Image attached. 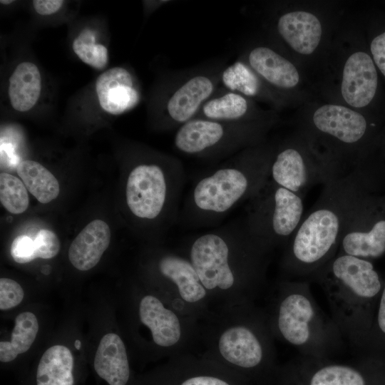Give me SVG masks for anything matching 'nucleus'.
Returning a JSON list of instances; mask_svg holds the SVG:
<instances>
[{
  "instance_id": "obj_22",
  "label": "nucleus",
  "mask_w": 385,
  "mask_h": 385,
  "mask_svg": "<svg viewBox=\"0 0 385 385\" xmlns=\"http://www.w3.org/2000/svg\"><path fill=\"white\" fill-rule=\"evenodd\" d=\"M250 99L221 86L202 106L195 118L233 123L252 121Z\"/></svg>"
},
{
  "instance_id": "obj_26",
  "label": "nucleus",
  "mask_w": 385,
  "mask_h": 385,
  "mask_svg": "<svg viewBox=\"0 0 385 385\" xmlns=\"http://www.w3.org/2000/svg\"><path fill=\"white\" fill-rule=\"evenodd\" d=\"M38 332V322L31 312H24L15 318L11 340L0 342V361L8 363L19 354L26 352L33 344Z\"/></svg>"
},
{
  "instance_id": "obj_8",
  "label": "nucleus",
  "mask_w": 385,
  "mask_h": 385,
  "mask_svg": "<svg viewBox=\"0 0 385 385\" xmlns=\"http://www.w3.org/2000/svg\"><path fill=\"white\" fill-rule=\"evenodd\" d=\"M257 123H233L195 118L179 127L174 148L180 153L202 160H223L256 146L263 135Z\"/></svg>"
},
{
  "instance_id": "obj_21",
  "label": "nucleus",
  "mask_w": 385,
  "mask_h": 385,
  "mask_svg": "<svg viewBox=\"0 0 385 385\" xmlns=\"http://www.w3.org/2000/svg\"><path fill=\"white\" fill-rule=\"evenodd\" d=\"M93 366L97 374L109 385H125L130 369L125 346L115 333L105 334L97 348Z\"/></svg>"
},
{
  "instance_id": "obj_15",
  "label": "nucleus",
  "mask_w": 385,
  "mask_h": 385,
  "mask_svg": "<svg viewBox=\"0 0 385 385\" xmlns=\"http://www.w3.org/2000/svg\"><path fill=\"white\" fill-rule=\"evenodd\" d=\"M96 91L101 108L113 115L134 108L140 95L130 72L123 67H113L102 73L96 82Z\"/></svg>"
},
{
  "instance_id": "obj_20",
  "label": "nucleus",
  "mask_w": 385,
  "mask_h": 385,
  "mask_svg": "<svg viewBox=\"0 0 385 385\" xmlns=\"http://www.w3.org/2000/svg\"><path fill=\"white\" fill-rule=\"evenodd\" d=\"M139 317L140 322L150 330L153 342L157 345L170 347L179 342L181 337L179 318L158 297L148 294L141 299Z\"/></svg>"
},
{
  "instance_id": "obj_29",
  "label": "nucleus",
  "mask_w": 385,
  "mask_h": 385,
  "mask_svg": "<svg viewBox=\"0 0 385 385\" xmlns=\"http://www.w3.org/2000/svg\"><path fill=\"white\" fill-rule=\"evenodd\" d=\"M22 180L6 173L0 174V200L12 214H20L28 208L29 198Z\"/></svg>"
},
{
  "instance_id": "obj_38",
  "label": "nucleus",
  "mask_w": 385,
  "mask_h": 385,
  "mask_svg": "<svg viewBox=\"0 0 385 385\" xmlns=\"http://www.w3.org/2000/svg\"><path fill=\"white\" fill-rule=\"evenodd\" d=\"M0 2H1V4H9L12 3L13 1H11V0H9V1H6V0H1Z\"/></svg>"
},
{
  "instance_id": "obj_23",
  "label": "nucleus",
  "mask_w": 385,
  "mask_h": 385,
  "mask_svg": "<svg viewBox=\"0 0 385 385\" xmlns=\"http://www.w3.org/2000/svg\"><path fill=\"white\" fill-rule=\"evenodd\" d=\"M41 91V76L31 62L19 64L9 78V97L12 107L20 112L30 110L38 101Z\"/></svg>"
},
{
  "instance_id": "obj_37",
  "label": "nucleus",
  "mask_w": 385,
  "mask_h": 385,
  "mask_svg": "<svg viewBox=\"0 0 385 385\" xmlns=\"http://www.w3.org/2000/svg\"><path fill=\"white\" fill-rule=\"evenodd\" d=\"M376 325L380 332L385 335V287L381 295L379 309L376 315Z\"/></svg>"
},
{
  "instance_id": "obj_36",
  "label": "nucleus",
  "mask_w": 385,
  "mask_h": 385,
  "mask_svg": "<svg viewBox=\"0 0 385 385\" xmlns=\"http://www.w3.org/2000/svg\"><path fill=\"white\" fill-rule=\"evenodd\" d=\"M181 385H230L226 381L213 376H200L190 378Z\"/></svg>"
},
{
  "instance_id": "obj_33",
  "label": "nucleus",
  "mask_w": 385,
  "mask_h": 385,
  "mask_svg": "<svg viewBox=\"0 0 385 385\" xmlns=\"http://www.w3.org/2000/svg\"><path fill=\"white\" fill-rule=\"evenodd\" d=\"M10 252L14 260L20 264L28 263L37 258L34 240L25 235L13 240Z\"/></svg>"
},
{
  "instance_id": "obj_31",
  "label": "nucleus",
  "mask_w": 385,
  "mask_h": 385,
  "mask_svg": "<svg viewBox=\"0 0 385 385\" xmlns=\"http://www.w3.org/2000/svg\"><path fill=\"white\" fill-rule=\"evenodd\" d=\"M24 297L21 286L10 278L0 279V309L7 310L18 306Z\"/></svg>"
},
{
  "instance_id": "obj_34",
  "label": "nucleus",
  "mask_w": 385,
  "mask_h": 385,
  "mask_svg": "<svg viewBox=\"0 0 385 385\" xmlns=\"http://www.w3.org/2000/svg\"><path fill=\"white\" fill-rule=\"evenodd\" d=\"M370 48L376 66L385 76V32L373 39Z\"/></svg>"
},
{
  "instance_id": "obj_17",
  "label": "nucleus",
  "mask_w": 385,
  "mask_h": 385,
  "mask_svg": "<svg viewBox=\"0 0 385 385\" xmlns=\"http://www.w3.org/2000/svg\"><path fill=\"white\" fill-rule=\"evenodd\" d=\"M111 237V230L106 222L91 221L71 242L68 249L70 262L80 271L92 269L108 247Z\"/></svg>"
},
{
  "instance_id": "obj_7",
  "label": "nucleus",
  "mask_w": 385,
  "mask_h": 385,
  "mask_svg": "<svg viewBox=\"0 0 385 385\" xmlns=\"http://www.w3.org/2000/svg\"><path fill=\"white\" fill-rule=\"evenodd\" d=\"M304 215L303 197L269 178L247 202L243 222L250 235L270 252L285 247Z\"/></svg>"
},
{
  "instance_id": "obj_11",
  "label": "nucleus",
  "mask_w": 385,
  "mask_h": 385,
  "mask_svg": "<svg viewBox=\"0 0 385 385\" xmlns=\"http://www.w3.org/2000/svg\"><path fill=\"white\" fill-rule=\"evenodd\" d=\"M262 319L252 316L220 334L218 350L227 361L243 369H254L272 354L270 329Z\"/></svg>"
},
{
  "instance_id": "obj_5",
  "label": "nucleus",
  "mask_w": 385,
  "mask_h": 385,
  "mask_svg": "<svg viewBox=\"0 0 385 385\" xmlns=\"http://www.w3.org/2000/svg\"><path fill=\"white\" fill-rule=\"evenodd\" d=\"M270 329L308 359L320 360L334 353L342 336L317 304L307 279H284L277 286Z\"/></svg>"
},
{
  "instance_id": "obj_2",
  "label": "nucleus",
  "mask_w": 385,
  "mask_h": 385,
  "mask_svg": "<svg viewBox=\"0 0 385 385\" xmlns=\"http://www.w3.org/2000/svg\"><path fill=\"white\" fill-rule=\"evenodd\" d=\"M273 153L257 145L242 150L203 174L180 209L187 228L213 227L239 204L247 202L270 178Z\"/></svg>"
},
{
  "instance_id": "obj_4",
  "label": "nucleus",
  "mask_w": 385,
  "mask_h": 385,
  "mask_svg": "<svg viewBox=\"0 0 385 385\" xmlns=\"http://www.w3.org/2000/svg\"><path fill=\"white\" fill-rule=\"evenodd\" d=\"M309 279L322 288L342 337L353 346L361 345L369 329L372 301L382 286L372 263L337 253Z\"/></svg>"
},
{
  "instance_id": "obj_24",
  "label": "nucleus",
  "mask_w": 385,
  "mask_h": 385,
  "mask_svg": "<svg viewBox=\"0 0 385 385\" xmlns=\"http://www.w3.org/2000/svg\"><path fill=\"white\" fill-rule=\"evenodd\" d=\"M73 357L63 345H54L45 351L36 371V385H73Z\"/></svg>"
},
{
  "instance_id": "obj_9",
  "label": "nucleus",
  "mask_w": 385,
  "mask_h": 385,
  "mask_svg": "<svg viewBox=\"0 0 385 385\" xmlns=\"http://www.w3.org/2000/svg\"><path fill=\"white\" fill-rule=\"evenodd\" d=\"M225 61L174 71L166 82L160 104L163 128L177 130L195 118L220 86Z\"/></svg>"
},
{
  "instance_id": "obj_35",
  "label": "nucleus",
  "mask_w": 385,
  "mask_h": 385,
  "mask_svg": "<svg viewBox=\"0 0 385 385\" xmlns=\"http://www.w3.org/2000/svg\"><path fill=\"white\" fill-rule=\"evenodd\" d=\"M62 0H34L35 11L41 15H49L58 11L63 4Z\"/></svg>"
},
{
  "instance_id": "obj_27",
  "label": "nucleus",
  "mask_w": 385,
  "mask_h": 385,
  "mask_svg": "<svg viewBox=\"0 0 385 385\" xmlns=\"http://www.w3.org/2000/svg\"><path fill=\"white\" fill-rule=\"evenodd\" d=\"M220 86L249 98L262 95L264 90L263 81L241 58L224 68Z\"/></svg>"
},
{
  "instance_id": "obj_18",
  "label": "nucleus",
  "mask_w": 385,
  "mask_h": 385,
  "mask_svg": "<svg viewBox=\"0 0 385 385\" xmlns=\"http://www.w3.org/2000/svg\"><path fill=\"white\" fill-rule=\"evenodd\" d=\"M241 59L270 86L291 88L299 83V75L295 66L269 47H255Z\"/></svg>"
},
{
  "instance_id": "obj_30",
  "label": "nucleus",
  "mask_w": 385,
  "mask_h": 385,
  "mask_svg": "<svg viewBox=\"0 0 385 385\" xmlns=\"http://www.w3.org/2000/svg\"><path fill=\"white\" fill-rule=\"evenodd\" d=\"M95 33L90 29H83L73 40L72 48L85 63L97 69L105 67L108 61V50L102 44L95 43Z\"/></svg>"
},
{
  "instance_id": "obj_19",
  "label": "nucleus",
  "mask_w": 385,
  "mask_h": 385,
  "mask_svg": "<svg viewBox=\"0 0 385 385\" xmlns=\"http://www.w3.org/2000/svg\"><path fill=\"white\" fill-rule=\"evenodd\" d=\"M277 31L282 38L297 52L309 55L314 51L322 37V26L314 14L297 11L281 16Z\"/></svg>"
},
{
  "instance_id": "obj_32",
  "label": "nucleus",
  "mask_w": 385,
  "mask_h": 385,
  "mask_svg": "<svg viewBox=\"0 0 385 385\" xmlns=\"http://www.w3.org/2000/svg\"><path fill=\"white\" fill-rule=\"evenodd\" d=\"M34 242L37 258L51 259L56 257L60 251V241L53 232L43 229L37 233Z\"/></svg>"
},
{
  "instance_id": "obj_1",
  "label": "nucleus",
  "mask_w": 385,
  "mask_h": 385,
  "mask_svg": "<svg viewBox=\"0 0 385 385\" xmlns=\"http://www.w3.org/2000/svg\"><path fill=\"white\" fill-rule=\"evenodd\" d=\"M362 174H342L324 185L284 247L282 269L291 277L309 279L338 251L344 230L365 198Z\"/></svg>"
},
{
  "instance_id": "obj_28",
  "label": "nucleus",
  "mask_w": 385,
  "mask_h": 385,
  "mask_svg": "<svg viewBox=\"0 0 385 385\" xmlns=\"http://www.w3.org/2000/svg\"><path fill=\"white\" fill-rule=\"evenodd\" d=\"M307 385H366L364 374L354 366L328 364L318 367Z\"/></svg>"
},
{
  "instance_id": "obj_10",
  "label": "nucleus",
  "mask_w": 385,
  "mask_h": 385,
  "mask_svg": "<svg viewBox=\"0 0 385 385\" xmlns=\"http://www.w3.org/2000/svg\"><path fill=\"white\" fill-rule=\"evenodd\" d=\"M314 158L294 146L284 147L272 155L270 178L304 197L312 186L324 185L342 175L333 160Z\"/></svg>"
},
{
  "instance_id": "obj_3",
  "label": "nucleus",
  "mask_w": 385,
  "mask_h": 385,
  "mask_svg": "<svg viewBox=\"0 0 385 385\" xmlns=\"http://www.w3.org/2000/svg\"><path fill=\"white\" fill-rule=\"evenodd\" d=\"M267 251L235 221L193 236L188 260L206 290H255L262 282Z\"/></svg>"
},
{
  "instance_id": "obj_14",
  "label": "nucleus",
  "mask_w": 385,
  "mask_h": 385,
  "mask_svg": "<svg viewBox=\"0 0 385 385\" xmlns=\"http://www.w3.org/2000/svg\"><path fill=\"white\" fill-rule=\"evenodd\" d=\"M376 67L369 54L359 51L346 60L341 85L345 101L355 108L367 106L374 98L377 88Z\"/></svg>"
},
{
  "instance_id": "obj_6",
  "label": "nucleus",
  "mask_w": 385,
  "mask_h": 385,
  "mask_svg": "<svg viewBox=\"0 0 385 385\" xmlns=\"http://www.w3.org/2000/svg\"><path fill=\"white\" fill-rule=\"evenodd\" d=\"M185 178L184 166L175 156L137 164L129 172L125 185L129 211L141 220L175 224L179 220Z\"/></svg>"
},
{
  "instance_id": "obj_13",
  "label": "nucleus",
  "mask_w": 385,
  "mask_h": 385,
  "mask_svg": "<svg viewBox=\"0 0 385 385\" xmlns=\"http://www.w3.org/2000/svg\"><path fill=\"white\" fill-rule=\"evenodd\" d=\"M312 120L318 132L347 147L359 143L367 129L361 114L339 105L321 106L314 112Z\"/></svg>"
},
{
  "instance_id": "obj_12",
  "label": "nucleus",
  "mask_w": 385,
  "mask_h": 385,
  "mask_svg": "<svg viewBox=\"0 0 385 385\" xmlns=\"http://www.w3.org/2000/svg\"><path fill=\"white\" fill-rule=\"evenodd\" d=\"M375 209L365 197L344 230L337 253L364 260L385 253V218L377 217Z\"/></svg>"
},
{
  "instance_id": "obj_16",
  "label": "nucleus",
  "mask_w": 385,
  "mask_h": 385,
  "mask_svg": "<svg viewBox=\"0 0 385 385\" xmlns=\"http://www.w3.org/2000/svg\"><path fill=\"white\" fill-rule=\"evenodd\" d=\"M155 265L160 277L176 288L184 301L195 303L206 296L207 290L188 258L171 252L163 253Z\"/></svg>"
},
{
  "instance_id": "obj_25",
  "label": "nucleus",
  "mask_w": 385,
  "mask_h": 385,
  "mask_svg": "<svg viewBox=\"0 0 385 385\" xmlns=\"http://www.w3.org/2000/svg\"><path fill=\"white\" fill-rule=\"evenodd\" d=\"M16 171L26 189L38 202L48 203L58 197L60 186L57 179L39 163L23 160L19 163Z\"/></svg>"
}]
</instances>
